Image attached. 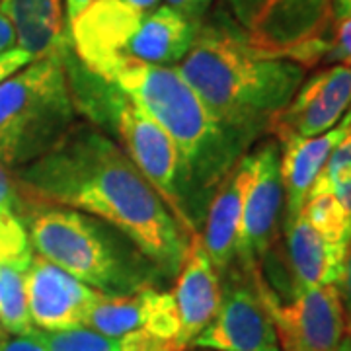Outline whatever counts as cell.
<instances>
[{"label":"cell","mask_w":351,"mask_h":351,"mask_svg":"<svg viewBox=\"0 0 351 351\" xmlns=\"http://www.w3.org/2000/svg\"><path fill=\"white\" fill-rule=\"evenodd\" d=\"M12 174L27 203L96 217L133 240L166 281L180 274L191 237L133 160L98 127L78 121L51 151Z\"/></svg>","instance_id":"6da1fadb"},{"label":"cell","mask_w":351,"mask_h":351,"mask_svg":"<svg viewBox=\"0 0 351 351\" xmlns=\"http://www.w3.org/2000/svg\"><path fill=\"white\" fill-rule=\"evenodd\" d=\"M176 69L246 151L306 78L304 66L258 47L221 8L201 22Z\"/></svg>","instance_id":"7a4b0ae2"},{"label":"cell","mask_w":351,"mask_h":351,"mask_svg":"<svg viewBox=\"0 0 351 351\" xmlns=\"http://www.w3.org/2000/svg\"><path fill=\"white\" fill-rule=\"evenodd\" d=\"M104 80L137 101L172 141L180 164L182 201L199 232L215 189L248 151L226 133L176 66L127 63Z\"/></svg>","instance_id":"3957f363"},{"label":"cell","mask_w":351,"mask_h":351,"mask_svg":"<svg viewBox=\"0 0 351 351\" xmlns=\"http://www.w3.org/2000/svg\"><path fill=\"white\" fill-rule=\"evenodd\" d=\"M20 219L32 250L101 295L125 297L166 281L133 240L96 217L25 201Z\"/></svg>","instance_id":"277c9868"},{"label":"cell","mask_w":351,"mask_h":351,"mask_svg":"<svg viewBox=\"0 0 351 351\" xmlns=\"http://www.w3.org/2000/svg\"><path fill=\"white\" fill-rule=\"evenodd\" d=\"M69 25L76 59L106 78L127 63L176 66L201 24L166 4L143 12L119 0H92Z\"/></svg>","instance_id":"5b68a950"},{"label":"cell","mask_w":351,"mask_h":351,"mask_svg":"<svg viewBox=\"0 0 351 351\" xmlns=\"http://www.w3.org/2000/svg\"><path fill=\"white\" fill-rule=\"evenodd\" d=\"M64 61L78 115L108 137L117 138L115 143L158 191L178 223L189 237L197 234L182 201L178 154L162 127L121 88L90 73L76 59L73 45L66 51Z\"/></svg>","instance_id":"8992f818"},{"label":"cell","mask_w":351,"mask_h":351,"mask_svg":"<svg viewBox=\"0 0 351 351\" xmlns=\"http://www.w3.org/2000/svg\"><path fill=\"white\" fill-rule=\"evenodd\" d=\"M63 49L0 82V162L18 170L51 151L78 123Z\"/></svg>","instance_id":"52a82bcc"},{"label":"cell","mask_w":351,"mask_h":351,"mask_svg":"<svg viewBox=\"0 0 351 351\" xmlns=\"http://www.w3.org/2000/svg\"><path fill=\"white\" fill-rule=\"evenodd\" d=\"M252 276L274 320L281 351H332L346 338L338 285L304 289L289 301H279L260 269L252 271Z\"/></svg>","instance_id":"ba28073f"},{"label":"cell","mask_w":351,"mask_h":351,"mask_svg":"<svg viewBox=\"0 0 351 351\" xmlns=\"http://www.w3.org/2000/svg\"><path fill=\"white\" fill-rule=\"evenodd\" d=\"M221 304L211 324L191 341L207 351H281L274 320L252 274L230 265L221 277Z\"/></svg>","instance_id":"9c48e42d"},{"label":"cell","mask_w":351,"mask_h":351,"mask_svg":"<svg viewBox=\"0 0 351 351\" xmlns=\"http://www.w3.org/2000/svg\"><path fill=\"white\" fill-rule=\"evenodd\" d=\"M228 14L265 51L289 49L322 38L334 24L332 0H225Z\"/></svg>","instance_id":"30bf717a"},{"label":"cell","mask_w":351,"mask_h":351,"mask_svg":"<svg viewBox=\"0 0 351 351\" xmlns=\"http://www.w3.org/2000/svg\"><path fill=\"white\" fill-rule=\"evenodd\" d=\"M254 152L256 176L244 203L239 248L232 263L246 274L260 269L263 260L274 250L285 207L279 145L276 141H265Z\"/></svg>","instance_id":"8fae6325"},{"label":"cell","mask_w":351,"mask_h":351,"mask_svg":"<svg viewBox=\"0 0 351 351\" xmlns=\"http://www.w3.org/2000/svg\"><path fill=\"white\" fill-rule=\"evenodd\" d=\"M351 108V66L332 64L304 78L287 106L269 121L267 133L281 147L293 138L318 137Z\"/></svg>","instance_id":"7c38bea8"},{"label":"cell","mask_w":351,"mask_h":351,"mask_svg":"<svg viewBox=\"0 0 351 351\" xmlns=\"http://www.w3.org/2000/svg\"><path fill=\"white\" fill-rule=\"evenodd\" d=\"M100 295L49 260L38 254L32 256L25 274V297L36 330L61 332L82 328Z\"/></svg>","instance_id":"4fadbf2b"},{"label":"cell","mask_w":351,"mask_h":351,"mask_svg":"<svg viewBox=\"0 0 351 351\" xmlns=\"http://www.w3.org/2000/svg\"><path fill=\"white\" fill-rule=\"evenodd\" d=\"M254 176H256V152L248 151L225 176L219 188L215 189L213 197L205 211L199 234L203 246L221 277L225 276L226 269L234 263L237 258L244 203L254 182Z\"/></svg>","instance_id":"5bb4252c"},{"label":"cell","mask_w":351,"mask_h":351,"mask_svg":"<svg viewBox=\"0 0 351 351\" xmlns=\"http://www.w3.org/2000/svg\"><path fill=\"white\" fill-rule=\"evenodd\" d=\"M172 295L180 314V346L189 350L191 341L211 324L223 295L221 276L203 246L199 232L189 239L188 256L176 276Z\"/></svg>","instance_id":"9a60e30c"},{"label":"cell","mask_w":351,"mask_h":351,"mask_svg":"<svg viewBox=\"0 0 351 351\" xmlns=\"http://www.w3.org/2000/svg\"><path fill=\"white\" fill-rule=\"evenodd\" d=\"M283 232L293 297L304 289L338 285L348 250L328 242L301 213L283 223Z\"/></svg>","instance_id":"2e32d148"},{"label":"cell","mask_w":351,"mask_h":351,"mask_svg":"<svg viewBox=\"0 0 351 351\" xmlns=\"http://www.w3.org/2000/svg\"><path fill=\"white\" fill-rule=\"evenodd\" d=\"M350 113L343 115L338 125L311 138H293L279 147V168L283 182V223L301 213L302 203L322 172L330 152L350 129Z\"/></svg>","instance_id":"e0dca14e"},{"label":"cell","mask_w":351,"mask_h":351,"mask_svg":"<svg viewBox=\"0 0 351 351\" xmlns=\"http://www.w3.org/2000/svg\"><path fill=\"white\" fill-rule=\"evenodd\" d=\"M10 20L16 43L34 59L63 49L71 41L63 0H0Z\"/></svg>","instance_id":"ac0fdd59"},{"label":"cell","mask_w":351,"mask_h":351,"mask_svg":"<svg viewBox=\"0 0 351 351\" xmlns=\"http://www.w3.org/2000/svg\"><path fill=\"white\" fill-rule=\"evenodd\" d=\"M145 316H147V308H145L143 289L125 297L100 295V299L94 302V306L88 313L84 328H90L101 336L119 339L129 332L143 330Z\"/></svg>","instance_id":"d6986e66"},{"label":"cell","mask_w":351,"mask_h":351,"mask_svg":"<svg viewBox=\"0 0 351 351\" xmlns=\"http://www.w3.org/2000/svg\"><path fill=\"white\" fill-rule=\"evenodd\" d=\"M29 260L0 263V330L8 336H29L36 328L27 313L25 274Z\"/></svg>","instance_id":"ffe728a7"},{"label":"cell","mask_w":351,"mask_h":351,"mask_svg":"<svg viewBox=\"0 0 351 351\" xmlns=\"http://www.w3.org/2000/svg\"><path fill=\"white\" fill-rule=\"evenodd\" d=\"M301 215L328 242L348 250L351 242V217L334 193L311 191L302 203Z\"/></svg>","instance_id":"44dd1931"},{"label":"cell","mask_w":351,"mask_h":351,"mask_svg":"<svg viewBox=\"0 0 351 351\" xmlns=\"http://www.w3.org/2000/svg\"><path fill=\"white\" fill-rule=\"evenodd\" d=\"M47 351H121L117 339L101 336L90 328H73L61 332H32Z\"/></svg>","instance_id":"7402d4cb"},{"label":"cell","mask_w":351,"mask_h":351,"mask_svg":"<svg viewBox=\"0 0 351 351\" xmlns=\"http://www.w3.org/2000/svg\"><path fill=\"white\" fill-rule=\"evenodd\" d=\"M324 63L351 66V18L334 20L328 34V51Z\"/></svg>","instance_id":"603a6c76"},{"label":"cell","mask_w":351,"mask_h":351,"mask_svg":"<svg viewBox=\"0 0 351 351\" xmlns=\"http://www.w3.org/2000/svg\"><path fill=\"white\" fill-rule=\"evenodd\" d=\"M117 341H119V350L121 351H182L174 341L156 338V336L149 334L147 330L129 332Z\"/></svg>","instance_id":"cb8c5ba5"},{"label":"cell","mask_w":351,"mask_h":351,"mask_svg":"<svg viewBox=\"0 0 351 351\" xmlns=\"http://www.w3.org/2000/svg\"><path fill=\"white\" fill-rule=\"evenodd\" d=\"M25 201L22 199L20 191L16 188L12 170H8L0 162V211H8L14 215H22Z\"/></svg>","instance_id":"d4e9b609"},{"label":"cell","mask_w":351,"mask_h":351,"mask_svg":"<svg viewBox=\"0 0 351 351\" xmlns=\"http://www.w3.org/2000/svg\"><path fill=\"white\" fill-rule=\"evenodd\" d=\"M339 299L343 306V320H346V336H351V242L346 252V260H343V269L341 277L338 281Z\"/></svg>","instance_id":"484cf974"},{"label":"cell","mask_w":351,"mask_h":351,"mask_svg":"<svg viewBox=\"0 0 351 351\" xmlns=\"http://www.w3.org/2000/svg\"><path fill=\"white\" fill-rule=\"evenodd\" d=\"M215 0H166V6L174 8L186 18L201 24L211 10Z\"/></svg>","instance_id":"4316f807"},{"label":"cell","mask_w":351,"mask_h":351,"mask_svg":"<svg viewBox=\"0 0 351 351\" xmlns=\"http://www.w3.org/2000/svg\"><path fill=\"white\" fill-rule=\"evenodd\" d=\"M32 61H36V59L20 47H14V49L2 53L0 55V82L10 78L14 73H18L20 69H24L25 64H29Z\"/></svg>","instance_id":"83f0119b"},{"label":"cell","mask_w":351,"mask_h":351,"mask_svg":"<svg viewBox=\"0 0 351 351\" xmlns=\"http://www.w3.org/2000/svg\"><path fill=\"white\" fill-rule=\"evenodd\" d=\"M0 351H47L34 334L29 336H0Z\"/></svg>","instance_id":"f1b7e54d"},{"label":"cell","mask_w":351,"mask_h":351,"mask_svg":"<svg viewBox=\"0 0 351 351\" xmlns=\"http://www.w3.org/2000/svg\"><path fill=\"white\" fill-rule=\"evenodd\" d=\"M14 45H16V32L6 14L0 10V55L14 49Z\"/></svg>","instance_id":"f546056e"},{"label":"cell","mask_w":351,"mask_h":351,"mask_svg":"<svg viewBox=\"0 0 351 351\" xmlns=\"http://www.w3.org/2000/svg\"><path fill=\"white\" fill-rule=\"evenodd\" d=\"M90 2H92V0H64V14H66L69 24H71L76 16L86 8Z\"/></svg>","instance_id":"4dcf8cb0"},{"label":"cell","mask_w":351,"mask_h":351,"mask_svg":"<svg viewBox=\"0 0 351 351\" xmlns=\"http://www.w3.org/2000/svg\"><path fill=\"white\" fill-rule=\"evenodd\" d=\"M332 14L334 20L351 18V0H332Z\"/></svg>","instance_id":"1f68e13d"},{"label":"cell","mask_w":351,"mask_h":351,"mask_svg":"<svg viewBox=\"0 0 351 351\" xmlns=\"http://www.w3.org/2000/svg\"><path fill=\"white\" fill-rule=\"evenodd\" d=\"M119 2H123V4L131 6V8L143 10V12H147V10H154L156 6H160V0H119Z\"/></svg>","instance_id":"d6a6232c"},{"label":"cell","mask_w":351,"mask_h":351,"mask_svg":"<svg viewBox=\"0 0 351 351\" xmlns=\"http://www.w3.org/2000/svg\"><path fill=\"white\" fill-rule=\"evenodd\" d=\"M332 351H351V336H346V338L339 341L338 348H334Z\"/></svg>","instance_id":"836d02e7"},{"label":"cell","mask_w":351,"mask_h":351,"mask_svg":"<svg viewBox=\"0 0 351 351\" xmlns=\"http://www.w3.org/2000/svg\"><path fill=\"white\" fill-rule=\"evenodd\" d=\"M348 113H350V119H351V108H350V110H348Z\"/></svg>","instance_id":"e575fe53"},{"label":"cell","mask_w":351,"mask_h":351,"mask_svg":"<svg viewBox=\"0 0 351 351\" xmlns=\"http://www.w3.org/2000/svg\"><path fill=\"white\" fill-rule=\"evenodd\" d=\"M2 334H4V332H2V330H0V336H2Z\"/></svg>","instance_id":"d590c367"},{"label":"cell","mask_w":351,"mask_h":351,"mask_svg":"<svg viewBox=\"0 0 351 351\" xmlns=\"http://www.w3.org/2000/svg\"><path fill=\"white\" fill-rule=\"evenodd\" d=\"M201 351H207V350H201Z\"/></svg>","instance_id":"8d00e7d4"}]
</instances>
